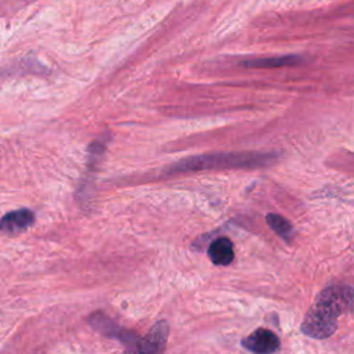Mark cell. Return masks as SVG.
Instances as JSON below:
<instances>
[{
  "instance_id": "obj_8",
  "label": "cell",
  "mask_w": 354,
  "mask_h": 354,
  "mask_svg": "<svg viewBox=\"0 0 354 354\" xmlns=\"http://www.w3.org/2000/svg\"><path fill=\"white\" fill-rule=\"evenodd\" d=\"M300 62V57L297 55H281V57H270V58H257L250 61H243L242 65L245 68H278L286 65H295Z\"/></svg>"
},
{
  "instance_id": "obj_2",
  "label": "cell",
  "mask_w": 354,
  "mask_h": 354,
  "mask_svg": "<svg viewBox=\"0 0 354 354\" xmlns=\"http://www.w3.org/2000/svg\"><path fill=\"white\" fill-rule=\"evenodd\" d=\"M275 159L274 153L264 152H223L207 153L181 159L173 163L165 173H181L206 169H238V167H261Z\"/></svg>"
},
{
  "instance_id": "obj_7",
  "label": "cell",
  "mask_w": 354,
  "mask_h": 354,
  "mask_svg": "<svg viewBox=\"0 0 354 354\" xmlns=\"http://www.w3.org/2000/svg\"><path fill=\"white\" fill-rule=\"evenodd\" d=\"M209 259L216 266H228L234 260V243L227 236L214 239L207 249Z\"/></svg>"
},
{
  "instance_id": "obj_4",
  "label": "cell",
  "mask_w": 354,
  "mask_h": 354,
  "mask_svg": "<svg viewBox=\"0 0 354 354\" xmlns=\"http://www.w3.org/2000/svg\"><path fill=\"white\" fill-rule=\"evenodd\" d=\"M169 335V325L166 321H159L149 333L138 340L137 351L141 353H158L162 351Z\"/></svg>"
},
{
  "instance_id": "obj_9",
  "label": "cell",
  "mask_w": 354,
  "mask_h": 354,
  "mask_svg": "<svg viewBox=\"0 0 354 354\" xmlns=\"http://www.w3.org/2000/svg\"><path fill=\"white\" fill-rule=\"evenodd\" d=\"M266 221L267 224L270 225V228L277 234L279 235L282 239L285 241H290L293 238V227L292 224L283 218L282 216L279 214H275V213H268L266 216Z\"/></svg>"
},
{
  "instance_id": "obj_1",
  "label": "cell",
  "mask_w": 354,
  "mask_h": 354,
  "mask_svg": "<svg viewBox=\"0 0 354 354\" xmlns=\"http://www.w3.org/2000/svg\"><path fill=\"white\" fill-rule=\"evenodd\" d=\"M347 313H354V288L330 285L319 292L300 329L313 339H326L336 330L337 318Z\"/></svg>"
},
{
  "instance_id": "obj_6",
  "label": "cell",
  "mask_w": 354,
  "mask_h": 354,
  "mask_svg": "<svg viewBox=\"0 0 354 354\" xmlns=\"http://www.w3.org/2000/svg\"><path fill=\"white\" fill-rule=\"evenodd\" d=\"M35 221V214L29 209H18L7 213L1 218V231L6 234H18L29 228Z\"/></svg>"
},
{
  "instance_id": "obj_3",
  "label": "cell",
  "mask_w": 354,
  "mask_h": 354,
  "mask_svg": "<svg viewBox=\"0 0 354 354\" xmlns=\"http://www.w3.org/2000/svg\"><path fill=\"white\" fill-rule=\"evenodd\" d=\"M242 347L254 354H270L279 350L278 336L266 328H259L241 340Z\"/></svg>"
},
{
  "instance_id": "obj_5",
  "label": "cell",
  "mask_w": 354,
  "mask_h": 354,
  "mask_svg": "<svg viewBox=\"0 0 354 354\" xmlns=\"http://www.w3.org/2000/svg\"><path fill=\"white\" fill-rule=\"evenodd\" d=\"M90 322L93 324L94 328H97L98 330H101L106 336L118 337L120 342H123L124 344H130L131 348H134L137 351V344H138L140 339L134 333H131L130 330H123L122 328L116 326L112 321L102 317L101 314H97L94 318H91Z\"/></svg>"
}]
</instances>
